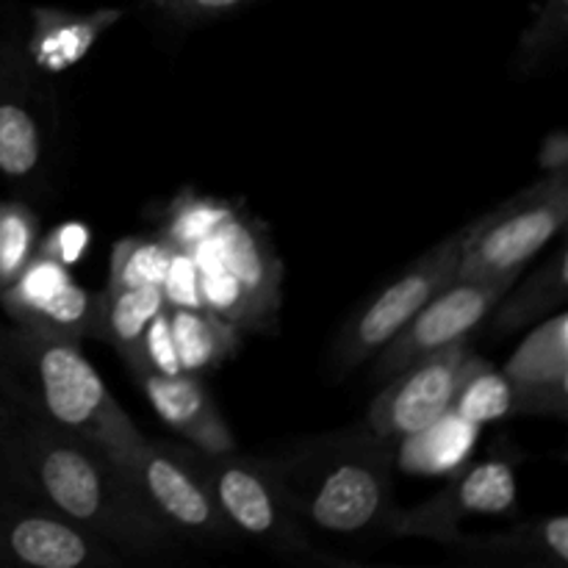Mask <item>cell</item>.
I'll return each instance as SVG.
<instances>
[{
  "label": "cell",
  "instance_id": "1",
  "mask_svg": "<svg viewBox=\"0 0 568 568\" xmlns=\"http://www.w3.org/2000/svg\"><path fill=\"white\" fill-rule=\"evenodd\" d=\"M14 403V399H11ZM11 497H28L114 547L122 558H155L178 536L150 510L109 453L48 425L14 403Z\"/></svg>",
  "mask_w": 568,
  "mask_h": 568
},
{
  "label": "cell",
  "instance_id": "2",
  "mask_svg": "<svg viewBox=\"0 0 568 568\" xmlns=\"http://www.w3.org/2000/svg\"><path fill=\"white\" fill-rule=\"evenodd\" d=\"M261 460L303 525L333 536H388L392 530L394 444L366 425L305 438Z\"/></svg>",
  "mask_w": 568,
  "mask_h": 568
},
{
  "label": "cell",
  "instance_id": "3",
  "mask_svg": "<svg viewBox=\"0 0 568 568\" xmlns=\"http://www.w3.org/2000/svg\"><path fill=\"white\" fill-rule=\"evenodd\" d=\"M0 386L33 416L98 444L114 460H122L144 442L89 364L78 338L14 322L0 327Z\"/></svg>",
  "mask_w": 568,
  "mask_h": 568
},
{
  "label": "cell",
  "instance_id": "4",
  "mask_svg": "<svg viewBox=\"0 0 568 568\" xmlns=\"http://www.w3.org/2000/svg\"><path fill=\"white\" fill-rule=\"evenodd\" d=\"M181 455L205 483L239 541L258 544L277 558L333 564L327 555L316 552L308 530L292 510L281 483L266 469L264 460L239 455L236 449L203 453V449L181 447Z\"/></svg>",
  "mask_w": 568,
  "mask_h": 568
},
{
  "label": "cell",
  "instance_id": "5",
  "mask_svg": "<svg viewBox=\"0 0 568 568\" xmlns=\"http://www.w3.org/2000/svg\"><path fill=\"white\" fill-rule=\"evenodd\" d=\"M61 150V109L53 78L0 37V175L26 194H42Z\"/></svg>",
  "mask_w": 568,
  "mask_h": 568
},
{
  "label": "cell",
  "instance_id": "6",
  "mask_svg": "<svg viewBox=\"0 0 568 568\" xmlns=\"http://www.w3.org/2000/svg\"><path fill=\"white\" fill-rule=\"evenodd\" d=\"M568 220V172L544 175L499 209L460 227V281L519 277Z\"/></svg>",
  "mask_w": 568,
  "mask_h": 568
},
{
  "label": "cell",
  "instance_id": "7",
  "mask_svg": "<svg viewBox=\"0 0 568 568\" xmlns=\"http://www.w3.org/2000/svg\"><path fill=\"white\" fill-rule=\"evenodd\" d=\"M460 264V231L427 250L419 261L408 266L399 277H394L386 288L375 294L361 311H355L347 325L333 338L327 355V372L333 381L353 375L358 366L375 358L405 325L416 316V311L436 297L444 286L458 277Z\"/></svg>",
  "mask_w": 568,
  "mask_h": 568
},
{
  "label": "cell",
  "instance_id": "8",
  "mask_svg": "<svg viewBox=\"0 0 568 568\" xmlns=\"http://www.w3.org/2000/svg\"><path fill=\"white\" fill-rule=\"evenodd\" d=\"M144 503L178 538L200 544H239V536L227 525L214 497L200 480L197 471L181 455V447L170 442L144 438L133 453L116 460Z\"/></svg>",
  "mask_w": 568,
  "mask_h": 568
},
{
  "label": "cell",
  "instance_id": "9",
  "mask_svg": "<svg viewBox=\"0 0 568 568\" xmlns=\"http://www.w3.org/2000/svg\"><path fill=\"white\" fill-rule=\"evenodd\" d=\"M514 283V275L494 277V281H460V277H455L436 297L427 300L416 311L414 320L375 355L377 381H388L397 372L408 369L410 364L438 353V349L469 342L471 333L488 320L494 305L503 300V294Z\"/></svg>",
  "mask_w": 568,
  "mask_h": 568
},
{
  "label": "cell",
  "instance_id": "10",
  "mask_svg": "<svg viewBox=\"0 0 568 568\" xmlns=\"http://www.w3.org/2000/svg\"><path fill=\"white\" fill-rule=\"evenodd\" d=\"M477 361L480 355L471 353L469 342H460L397 372L388 377V386L372 399L366 410V427L392 444L422 430L453 410L455 394Z\"/></svg>",
  "mask_w": 568,
  "mask_h": 568
},
{
  "label": "cell",
  "instance_id": "11",
  "mask_svg": "<svg viewBox=\"0 0 568 568\" xmlns=\"http://www.w3.org/2000/svg\"><path fill=\"white\" fill-rule=\"evenodd\" d=\"M122 555L28 497L0 499V568H116Z\"/></svg>",
  "mask_w": 568,
  "mask_h": 568
},
{
  "label": "cell",
  "instance_id": "12",
  "mask_svg": "<svg viewBox=\"0 0 568 568\" xmlns=\"http://www.w3.org/2000/svg\"><path fill=\"white\" fill-rule=\"evenodd\" d=\"M447 480L419 508H397L388 536L430 538L444 547L460 536V521L469 516H505L516 508V471L508 460L466 464Z\"/></svg>",
  "mask_w": 568,
  "mask_h": 568
},
{
  "label": "cell",
  "instance_id": "13",
  "mask_svg": "<svg viewBox=\"0 0 568 568\" xmlns=\"http://www.w3.org/2000/svg\"><path fill=\"white\" fill-rule=\"evenodd\" d=\"M0 305L14 325L59 333L78 342L100 338V294L78 286L70 266L39 250L20 277L0 292Z\"/></svg>",
  "mask_w": 568,
  "mask_h": 568
},
{
  "label": "cell",
  "instance_id": "14",
  "mask_svg": "<svg viewBox=\"0 0 568 568\" xmlns=\"http://www.w3.org/2000/svg\"><path fill=\"white\" fill-rule=\"evenodd\" d=\"M194 261L220 266L231 275L253 305L261 327H270L281 308V258L272 250L270 239L247 216L236 214L203 244L192 250Z\"/></svg>",
  "mask_w": 568,
  "mask_h": 568
},
{
  "label": "cell",
  "instance_id": "15",
  "mask_svg": "<svg viewBox=\"0 0 568 568\" xmlns=\"http://www.w3.org/2000/svg\"><path fill=\"white\" fill-rule=\"evenodd\" d=\"M505 377L519 394L521 416H558L568 414V314L566 308L547 320L536 322L525 342L519 344L508 364Z\"/></svg>",
  "mask_w": 568,
  "mask_h": 568
},
{
  "label": "cell",
  "instance_id": "16",
  "mask_svg": "<svg viewBox=\"0 0 568 568\" xmlns=\"http://www.w3.org/2000/svg\"><path fill=\"white\" fill-rule=\"evenodd\" d=\"M122 17V9L70 11L59 6H33L28 11L31 28L22 42V53L39 72L55 78L81 64Z\"/></svg>",
  "mask_w": 568,
  "mask_h": 568
},
{
  "label": "cell",
  "instance_id": "17",
  "mask_svg": "<svg viewBox=\"0 0 568 568\" xmlns=\"http://www.w3.org/2000/svg\"><path fill=\"white\" fill-rule=\"evenodd\" d=\"M144 397L153 405L155 414L164 425H170L178 436L189 442V447L203 449V453H233L236 438L231 427L222 419L220 408L209 397L197 375H155V372H142L136 375Z\"/></svg>",
  "mask_w": 568,
  "mask_h": 568
},
{
  "label": "cell",
  "instance_id": "18",
  "mask_svg": "<svg viewBox=\"0 0 568 568\" xmlns=\"http://www.w3.org/2000/svg\"><path fill=\"white\" fill-rule=\"evenodd\" d=\"M444 549L469 566L566 568L568 519L564 514H555L491 536H458L444 544Z\"/></svg>",
  "mask_w": 568,
  "mask_h": 568
},
{
  "label": "cell",
  "instance_id": "19",
  "mask_svg": "<svg viewBox=\"0 0 568 568\" xmlns=\"http://www.w3.org/2000/svg\"><path fill=\"white\" fill-rule=\"evenodd\" d=\"M568 303V250L566 242L555 247L552 255H547L536 272L519 281L503 294L494 305L491 333L494 336H508V333L525 331L536 322L564 311Z\"/></svg>",
  "mask_w": 568,
  "mask_h": 568
},
{
  "label": "cell",
  "instance_id": "20",
  "mask_svg": "<svg viewBox=\"0 0 568 568\" xmlns=\"http://www.w3.org/2000/svg\"><path fill=\"white\" fill-rule=\"evenodd\" d=\"M480 425L447 410L422 430L394 444V464L416 477H449L469 464Z\"/></svg>",
  "mask_w": 568,
  "mask_h": 568
},
{
  "label": "cell",
  "instance_id": "21",
  "mask_svg": "<svg viewBox=\"0 0 568 568\" xmlns=\"http://www.w3.org/2000/svg\"><path fill=\"white\" fill-rule=\"evenodd\" d=\"M164 305L161 286H105L100 294V342H109L131 372L142 366L144 333Z\"/></svg>",
  "mask_w": 568,
  "mask_h": 568
},
{
  "label": "cell",
  "instance_id": "22",
  "mask_svg": "<svg viewBox=\"0 0 568 568\" xmlns=\"http://www.w3.org/2000/svg\"><path fill=\"white\" fill-rule=\"evenodd\" d=\"M166 320H170V333L181 369L189 375L216 369L222 361L236 353L239 327L222 320L214 311L166 305Z\"/></svg>",
  "mask_w": 568,
  "mask_h": 568
},
{
  "label": "cell",
  "instance_id": "23",
  "mask_svg": "<svg viewBox=\"0 0 568 568\" xmlns=\"http://www.w3.org/2000/svg\"><path fill=\"white\" fill-rule=\"evenodd\" d=\"M236 214V205L225 203V200L197 194L194 189H183L161 220L159 239L170 244L172 250L192 253L197 244H203L211 233L220 231Z\"/></svg>",
  "mask_w": 568,
  "mask_h": 568
},
{
  "label": "cell",
  "instance_id": "24",
  "mask_svg": "<svg viewBox=\"0 0 568 568\" xmlns=\"http://www.w3.org/2000/svg\"><path fill=\"white\" fill-rule=\"evenodd\" d=\"M453 410L480 427L488 425V422L508 419V416H521L516 388L510 386L503 372L494 369L483 358L477 361V366L455 394Z\"/></svg>",
  "mask_w": 568,
  "mask_h": 568
},
{
  "label": "cell",
  "instance_id": "25",
  "mask_svg": "<svg viewBox=\"0 0 568 568\" xmlns=\"http://www.w3.org/2000/svg\"><path fill=\"white\" fill-rule=\"evenodd\" d=\"M568 37V0H541L532 11L530 26L521 31L514 50V72L519 78L541 70L566 44Z\"/></svg>",
  "mask_w": 568,
  "mask_h": 568
},
{
  "label": "cell",
  "instance_id": "26",
  "mask_svg": "<svg viewBox=\"0 0 568 568\" xmlns=\"http://www.w3.org/2000/svg\"><path fill=\"white\" fill-rule=\"evenodd\" d=\"M42 242L37 211L22 200H0V292L20 277Z\"/></svg>",
  "mask_w": 568,
  "mask_h": 568
},
{
  "label": "cell",
  "instance_id": "27",
  "mask_svg": "<svg viewBox=\"0 0 568 568\" xmlns=\"http://www.w3.org/2000/svg\"><path fill=\"white\" fill-rule=\"evenodd\" d=\"M172 247L166 242L144 236L120 239L111 250L109 288L128 286H161L170 270Z\"/></svg>",
  "mask_w": 568,
  "mask_h": 568
},
{
  "label": "cell",
  "instance_id": "28",
  "mask_svg": "<svg viewBox=\"0 0 568 568\" xmlns=\"http://www.w3.org/2000/svg\"><path fill=\"white\" fill-rule=\"evenodd\" d=\"M142 372H155V375H181V361H178L175 342L170 333V320H166V305L159 311L153 322H150L148 333L142 342V366L133 372V377Z\"/></svg>",
  "mask_w": 568,
  "mask_h": 568
},
{
  "label": "cell",
  "instance_id": "29",
  "mask_svg": "<svg viewBox=\"0 0 568 568\" xmlns=\"http://www.w3.org/2000/svg\"><path fill=\"white\" fill-rule=\"evenodd\" d=\"M166 305H181V308H203L200 300V281H197V264H194L192 253L183 250H172L170 270H166L164 283H161Z\"/></svg>",
  "mask_w": 568,
  "mask_h": 568
},
{
  "label": "cell",
  "instance_id": "30",
  "mask_svg": "<svg viewBox=\"0 0 568 568\" xmlns=\"http://www.w3.org/2000/svg\"><path fill=\"white\" fill-rule=\"evenodd\" d=\"M247 3H253V0H155L153 6L175 22H200L225 17Z\"/></svg>",
  "mask_w": 568,
  "mask_h": 568
},
{
  "label": "cell",
  "instance_id": "31",
  "mask_svg": "<svg viewBox=\"0 0 568 568\" xmlns=\"http://www.w3.org/2000/svg\"><path fill=\"white\" fill-rule=\"evenodd\" d=\"M89 247V231L87 225H78V222H67V225L55 227L50 236H42L39 242V253L50 255V258L61 261V264L72 266Z\"/></svg>",
  "mask_w": 568,
  "mask_h": 568
},
{
  "label": "cell",
  "instance_id": "32",
  "mask_svg": "<svg viewBox=\"0 0 568 568\" xmlns=\"http://www.w3.org/2000/svg\"><path fill=\"white\" fill-rule=\"evenodd\" d=\"M11 433H14V403L0 386V499L11 497Z\"/></svg>",
  "mask_w": 568,
  "mask_h": 568
},
{
  "label": "cell",
  "instance_id": "33",
  "mask_svg": "<svg viewBox=\"0 0 568 568\" xmlns=\"http://www.w3.org/2000/svg\"><path fill=\"white\" fill-rule=\"evenodd\" d=\"M538 170L544 175H555V172H568V133L564 128H555L552 133H547V139L538 148Z\"/></svg>",
  "mask_w": 568,
  "mask_h": 568
},
{
  "label": "cell",
  "instance_id": "34",
  "mask_svg": "<svg viewBox=\"0 0 568 568\" xmlns=\"http://www.w3.org/2000/svg\"><path fill=\"white\" fill-rule=\"evenodd\" d=\"M150 3H155V0H150Z\"/></svg>",
  "mask_w": 568,
  "mask_h": 568
}]
</instances>
